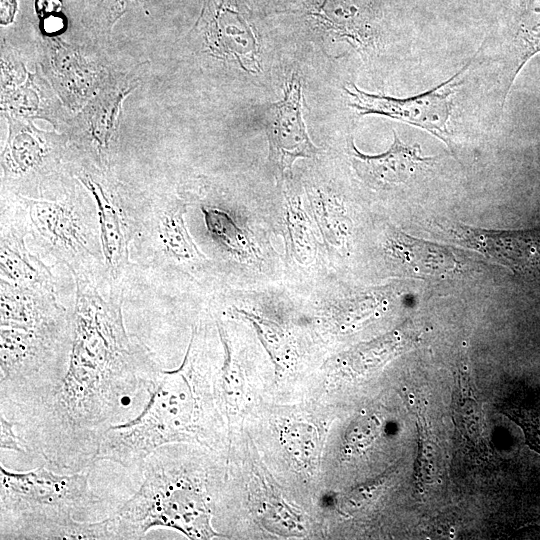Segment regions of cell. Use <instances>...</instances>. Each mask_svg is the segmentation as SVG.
Returning a JSON list of instances; mask_svg holds the SVG:
<instances>
[{
    "label": "cell",
    "instance_id": "cell-1",
    "mask_svg": "<svg viewBox=\"0 0 540 540\" xmlns=\"http://www.w3.org/2000/svg\"><path fill=\"white\" fill-rule=\"evenodd\" d=\"M75 281L66 372L52 396L17 426L27 451L67 473L97 461L105 431L143 407L161 371L149 349L125 329L121 290L105 296L91 281Z\"/></svg>",
    "mask_w": 540,
    "mask_h": 540
},
{
    "label": "cell",
    "instance_id": "cell-2",
    "mask_svg": "<svg viewBox=\"0 0 540 540\" xmlns=\"http://www.w3.org/2000/svg\"><path fill=\"white\" fill-rule=\"evenodd\" d=\"M178 443L153 451L141 465L139 489L110 517L116 540L142 539L152 529H174L190 539L222 536L212 525L213 477L206 462Z\"/></svg>",
    "mask_w": 540,
    "mask_h": 540
},
{
    "label": "cell",
    "instance_id": "cell-3",
    "mask_svg": "<svg viewBox=\"0 0 540 540\" xmlns=\"http://www.w3.org/2000/svg\"><path fill=\"white\" fill-rule=\"evenodd\" d=\"M198 360L194 328L182 364L175 370L160 371L138 415L105 431L97 461L140 468L153 451L164 445L193 441L207 444L210 397Z\"/></svg>",
    "mask_w": 540,
    "mask_h": 540
},
{
    "label": "cell",
    "instance_id": "cell-4",
    "mask_svg": "<svg viewBox=\"0 0 540 540\" xmlns=\"http://www.w3.org/2000/svg\"><path fill=\"white\" fill-rule=\"evenodd\" d=\"M84 472H26L0 465V539L50 540L60 526L90 520L101 506Z\"/></svg>",
    "mask_w": 540,
    "mask_h": 540
},
{
    "label": "cell",
    "instance_id": "cell-5",
    "mask_svg": "<svg viewBox=\"0 0 540 540\" xmlns=\"http://www.w3.org/2000/svg\"><path fill=\"white\" fill-rule=\"evenodd\" d=\"M20 198L30 234L75 278L98 285L107 271L94 199L75 183L59 184L44 198Z\"/></svg>",
    "mask_w": 540,
    "mask_h": 540
},
{
    "label": "cell",
    "instance_id": "cell-6",
    "mask_svg": "<svg viewBox=\"0 0 540 540\" xmlns=\"http://www.w3.org/2000/svg\"><path fill=\"white\" fill-rule=\"evenodd\" d=\"M9 136L1 154L2 190L39 199L58 184L65 141L35 128L22 118L7 116Z\"/></svg>",
    "mask_w": 540,
    "mask_h": 540
},
{
    "label": "cell",
    "instance_id": "cell-7",
    "mask_svg": "<svg viewBox=\"0 0 540 540\" xmlns=\"http://www.w3.org/2000/svg\"><path fill=\"white\" fill-rule=\"evenodd\" d=\"M480 50L481 48L449 79L413 96L398 98L371 94L352 83L344 87L346 94L351 98L349 106L360 116L388 117L425 130L442 141L453 152L450 129L452 97Z\"/></svg>",
    "mask_w": 540,
    "mask_h": 540
},
{
    "label": "cell",
    "instance_id": "cell-8",
    "mask_svg": "<svg viewBox=\"0 0 540 540\" xmlns=\"http://www.w3.org/2000/svg\"><path fill=\"white\" fill-rule=\"evenodd\" d=\"M74 172L94 198L107 275L116 283L129 264L130 246L138 231L139 209L127 206L108 171L80 162Z\"/></svg>",
    "mask_w": 540,
    "mask_h": 540
},
{
    "label": "cell",
    "instance_id": "cell-9",
    "mask_svg": "<svg viewBox=\"0 0 540 540\" xmlns=\"http://www.w3.org/2000/svg\"><path fill=\"white\" fill-rule=\"evenodd\" d=\"M197 25L214 55L247 73L261 71L259 35L241 0H204Z\"/></svg>",
    "mask_w": 540,
    "mask_h": 540
},
{
    "label": "cell",
    "instance_id": "cell-10",
    "mask_svg": "<svg viewBox=\"0 0 540 540\" xmlns=\"http://www.w3.org/2000/svg\"><path fill=\"white\" fill-rule=\"evenodd\" d=\"M185 213L180 200L156 201L138 210L136 237L156 264L197 268L206 261L186 228Z\"/></svg>",
    "mask_w": 540,
    "mask_h": 540
},
{
    "label": "cell",
    "instance_id": "cell-11",
    "mask_svg": "<svg viewBox=\"0 0 540 540\" xmlns=\"http://www.w3.org/2000/svg\"><path fill=\"white\" fill-rule=\"evenodd\" d=\"M302 101L301 77L292 73L285 83L282 99L265 110L269 159L282 175L291 171L297 159L313 158L319 152L303 120Z\"/></svg>",
    "mask_w": 540,
    "mask_h": 540
},
{
    "label": "cell",
    "instance_id": "cell-12",
    "mask_svg": "<svg viewBox=\"0 0 540 540\" xmlns=\"http://www.w3.org/2000/svg\"><path fill=\"white\" fill-rule=\"evenodd\" d=\"M1 196V279L26 287L54 289L49 268L25 246L30 231L20 196L5 190Z\"/></svg>",
    "mask_w": 540,
    "mask_h": 540
},
{
    "label": "cell",
    "instance_id": "cell-13",
    "mask_svg": "<svg viewBox=\"0 0 540 540\" xmlns=\"http://www.w3.org/2000/svg\"><path fill=\"white\" fill-rule=\"evenodd\" d=\"M448 232L458 243L514 271H524L540 263L538 231L490 230L454 224Z\"/></svg>",
    "mask_w": 540,
    "mask_h": 540
},
{
    "label": "cell",
    "instance_id": "cell-14",
    "mask_svg": "<svg viewBox=\"0 0 540 540\" xmlns=\"http://www.w3.org/2000/svg\"><path fill=\"white\" fill-rule=\"evenodd\" d=\"M135 83L134 79L127 77L111 80L79 115L84 123L81 126L82 146L96 166L103 170L109 171L121 103Z\"/></svg>",
    "mask_w": 540,
    "mask_h": 540
},
{
    "label": "cell",
    "instance_id": "cell-15",
    "mask_svg": "<svg viewBox=\"0 0 540 540\" xmlns=\"http://www.w3.org/2000/svg\"><path fill=\"white\" fill-rule=\"evenodd\" d=\"M348 148L357 175L373 188H389L405 183L436 159L424 156L419 144L404 143L395 130L391 146L380 154L362 153L353 139H350Z\"/></svg>",
    "mask_w": 540,
    "mask_h": 540
},
{
    "label": "cell",
    "instance_id": "cell-16",
    "mask_svg": "<svg viewBox=\"0 0 540 540\" xmlns=\"http://www.w3.org/2000/svg\"><path fill=\"white\" fill-rule=\"evenodd\" d=\"M308 15L333 40L346 41L366 53L375 47L372 0H313Z\"/></svg>",
    "mask_w": 540,
    "mask_h": 540
},
{
    "label": "cell",
    "instance_id": "cell-17",
    "mask_svg": "<svg viewBox=\"0 0 540 540\" xmlns=\"http://www.w3.org/2000/svg\"><path fill=\"white\" fill-rule=\"evenodd\" d=\"M48 71L55 88L70 105H80L105 81L104 69L82 51L49 39Z\"/></svg>",
    "mask_w": 540,
    "mask_h": 540
},
{
    "label": "cell",
    "instance_id": "cell-18",
    "mask_svg": "<svg viewBox=\"0 0 540 540\" xmlns=\"http://www.w3.org/2000/svg\"><path fill=\"white\" fill-rule=\"evenodd\" d=\"M385 248L391 260L413 276L445 277L464 267L454 250L393 228L387 232Z\"/></svg>",
    "mask_w": 540,
    "mask_h": 540
},
{
    "label": "cell",
    "instance_id": "cell-19",
    "mask_svg": "<svg viewBox=\"0 0 540 540\" xmlns=\"http://www.w3.org/2000/svg\"><path fill=\"white\" fill-rule=\"evenodd\" d=\"M512 50L514 62L504 99L524 66L540 53V0H523Z\"/></svg>",
    "mask_w": 540,
    "mask_h": 540
},
{
    "label": "cell",
    "instance_id": "cell-20",
    "mask_svg": "<svg viewBox=\"0 0 540 540\" xmlns=\"http://www.w3.org/2000/svg\"><path fill=\"white\" fill-rule=\"evenodd\" d=\"M224 360L219 372L216 390L227 415H234L244 405V374L234 352L228 331L217 321Z\"/></svg>",
    "mask_w": 540,
    "mask_h": 540
},
{
    "label": "cell",
    "instance_id": "cell-21",
    "mask_svg": "<svg viewBox=\"0 0 540 540\" xmlns=\"http://www.w3.org/2000/svg\"><path fill=\"white\" fill-rule=\"evenodd\" d=\"M232 312L254 327L278 372L286 371L295 364V347L279 324L245 309L234 308Z\"/></svg>",
    "mask_w": 540,
    "mask_h": 540
},
{
    "label": "cell",
    "instance_id": "cell-22",
    "mask_svg": "<svg viewBox=\"0 0 540 540\" xmlns=\"http://www.w3.org/2000/svg\"><path fill=\"white\" fill-rule=\"evenodd\" d=\"M313 210L324 238L340 251L347 250L350 236V219L335 198L323 193L313 200Z\"/></svg>",
    "mask_w": 540,
    "mask_h": 540
},
{
    "label": "cell",
    "instance_id": "cell-23",
    "mask_svg": "<svg viewBox=\"0 0 540 540\" xmlns=\"http://www.w3.org/2000/svg\"><path fill=\"white\" fill-rule=\"evenodd\" d=\"M287 253L302 262L310 253V231L298 198L288 200L284 212Z\"/></svg>",
    "mask_w": 540,
    "mask_h": 540
},
{
    "label": "cell",
    "instance_id": "cell-24",
    "mask_svg": "<svg viewBox=\"0 0 540 540\" xmlns=\"http://www.w3.org/2000/svg\"><path fill=\"white\" fill-rule=\"evenodd\" d=\"M318 440L317 430L309 423L291 421L281 430V441L288 453L305 465L316 459Z\"/></svg>",
    "mask_w": 540,
    "mask_h": 540
},
{
    "label": "cell",
    "instance_id": "cell-25",
    "mask_svg": "<svg viewBox=\"0 0 540 540\" xmlns=\"http://www.w3.org/2000/svg\"><path fill=\"white\" fill-rule=\"evenodd\" d=\"M209 231L215 237L237 252H244L247 242L238 226L226 212L217 208H202Z\"/></svg>",
    "mask_w": 540,
    "mask_h": 540
},
{
    "label": "cell",
    "instance_id": "cell-26",
    "mask_svg": "<svg viewBox=\"0 0 540 540\" xmlns=\"http://www.w3.org/2000/svg\"><path fill=\"white\" fill-rule=\"evenodd\" d=\"M144 0H100L87 22L97 30L108 31L115 22L134 4Z\"/></svg>",
    "mask_w": 540,
    "mask_h": 540
},
{
    "label": "cell",
    "instance_id": "cell-27",
    "mask_svg": "<svg viewBox=\"0 0 540 540\" xmlns=\"http://www.w3.org/2000/svg\"><path fill=\"white\" fill-rule=\"evenodd\" d=\"M15 423L0 414V447L1 451L27 452L26 447L20 438Z\"/></svg>",
    "mask_w": 540,
    "mask_h": 540
},
{
    "label": "cell",
    "instance_id": "cell-28",
    "mask_svg": "<svg viewBox=\"0 0 540 540\" xmlns=\"http://www.w3.org/2000/svg\"><path fill=\"white\" fill-rule=\"evenodd\" d=\"M40 29L46 36H57L66 29V18L62 12L40 18Z\"/></svg>",
    "mask_w": 540,
    "mask_h": 540
},
{
    "label": "cell",
    "instance_id": "cell-29",
    "mask_svg": "<svg viewBox=\"0 0 540 540\" xmlns=\"http://www.w3.org/2000/svg\"><path fill=\"white\" fill-rule=\"evenodd\" d=\"M35 10L39 18L62 12L61 0H35Z\"/></svg>",
    "mask_w": 540,
    "mask_h": 540
},
{
    "label": "cell",
    "instance_id": "cell-30",
    "mask_svg": "<svg viewBox=\"0 0 540 540\" xmlns=\"http://www.w3.org/2000/svg\"><path fill=\"white\" fill-rule=\"evenodd\" d=\"M17 12V0H0V22L8 25L13 22Z\"/></svg>",
    "mask_w": 540,
    "mask_h": 540
}]
</instances>
